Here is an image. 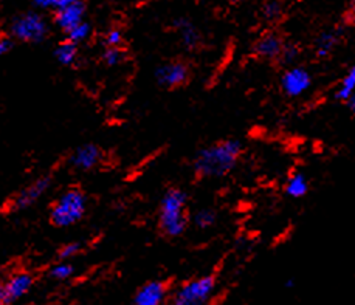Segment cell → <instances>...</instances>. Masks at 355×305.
Returning a JSON list of instances; mask_svg holds the SVG:
<instances>
[{
  "instance_id": "ba28073f",
  "label": "cell",
  "mask_w": 355,
  "mask_h": 305,
  "mask_svg": "<svg viewBox=\"0 0 355 305\" xmlns=\"http://www.w3.org/2000/svg\"><path fill=\"white\" fill-rule=\"evenodd\" d=\"M33 287V276L30 273H21L12 274L8 281L2 285V299L3 304L8 305L21 299L22 296L28 293Z\"/></svg>"
},
{
  "instance_id": "83f0119b",
  "label": "cell",
  "mask_w": 355,
  "mask_h": 305,
  "mask_svg": "<svg viewBox=\"0 0 355 305\" xmlns=\"http://www.w3.org/2000/svg\"><path fill=\"white\" fill-rule=\"evenodd\" d=\"M35 3L41 8H55L56 0H35Z\"/></svg>"
},
{
  "instance_id": "5b68a950",
  "label": "cell",
  "mask_w": 355,
  "mask_h": 305,
  "mask_svg": "<svg viewBox=\"0 0 355 305\" xmlns=\"http://www.w3.org/2000/svg\"><path fill=\"white\" fill-rule=\"evenodd\" d=\"M11 35L24 42H41L47 36V24L36 12H25L12 21Z\"/></svg>"
},
{
  "instance_id": "ffe728a7",
  "label": "cell",
  "mask_w": 355,
  "mask_h": 305,
  "mask_svg": "<svg viewBox=\"0 0 355 305\" xmlns=\"http://www.w3.org/2000/svg\"><path fill=\"white\" fill-rule=\"evenodd\" d=\"M73 271H75V268L71 267L69 262H59L50 270V276L56 281H65V279H69V277L73 276Z\"/></svg>"
},
{
  "instance_id": "2e32d148",
  "label": "cell",
  "mask_w": 355,
  "mask_h": 305,
  "mask_svg": "<svg viewBox=\"0 0 355 305\" xmlns=\"http://www.w3.org/2000/svg\"><path fill=\"white\" fill-rule=\"evenodd\" d=\"M338 41H340V36L337 31L323 33L317 41V56L326 58L327 55H331V51L337 47Z\"/></svg>"
},
{
  "instance_id": "603a6c76",
  "label": "cell",
  "mask_w": 355,
  "mask_h": 305,
  "mask_svg": "<svg viewBox=\"0 0 355 305\" xmlns=\"http://www.w3.org/2000/svg\"><path fill=\"white\" fill-rule=\"evenodd\" d=\"M282 12V5L278 0H270V2H267L264 6V16L267 19H270V21H276L281 16Z\"/></svg>"
},
{
  "instance_id": "ac0fdd59",
  "label": "cell",
  "mask_w": 355,
  "mask_h": 305,
  "mask_svg": "<svg viewBox=\"0 0 355 305\" xmlns=\"http://www.w3.org/2000/svg\"><path fill=\"white\" fill-rule=\"evenodd\" d=\"M90 33H92L90 25L85 22V21H83V22L78 24V25H75L71 30H69L67 31V36H69V41H71V42L78 45V44L84 42L85 39L90 36Z\"/></svg>"
},
{
  "instance_id": "277c9868",
  "label": "cell",
  "mask_w": 355,
  "mask_h": 305,
  "mask_svg": "<svg viewBox=\"0 0 355 305\" xmlns=\"http://www.w3.org/2000/svg\"><path fill=\"white\" fill-rule=\"evenodd\" d=\"M216 288L214 276H202L183 284L168 305H207Z\"/></svg>"
},
{
  "instance_id": "4fadbf2b",
  "label": "cell",
  "mask_w": 355,
  "mask_h": 305,
  "mask_svg": "<svg viewBox=\"0 0 355 305\" xmlns=\"http://www.w3.org/2000/svg\"><path fill=\"white\" fill-rule=\"evenodd\" d=\"M284 49L282 39L275 33H266L254 45V53L264 59H276L281 56V51Z\"/></svg>"
},
{
  "instance_id": "f546056e",
  "label": "cell",
  "mask_w": 355,
  "mask_h": 305,
  "mask_svg": "<svg viewBox=\"0 0 355 305\" xmlns=\"http://www.w3.org/2000/svg\"><path fill=\"white\" fill-rule=\"evenodd\" d=\"M286 287H293V279H288V281L286 282Z\"/></svg>"
},
{
  "instance_id": "5bb4252c",
  "label": "cell",
  "mask_w": 355,
  "mask_h": 305,
  "mask_svg": "<svg viewBox=\"0 0 355 305\" xmlns=\"http://www.w3.org/2000/svg\"><path fill=\"white\" fill-rule=\"evenodd\" d=\"M307 191H309V182L304 174L297 172V174L288 177V180L286 183V192L288 197L301 198L307 194Z\"/></svg>"
},
{
  "instance_id": "6da1fadb",
  "label": "cell",
  "mask_w": 355,
  "mask_h": 305,
  "mask_svg": "<svg viewBox=\"0 0 355 305\" xmlns=\"http://www.w3.org/2000/svg\"><path fill=\"white\" fill-rule=\"evenodd\" d=\"M242 146L236 140H225L202 149L194 162L197 175L203 178L223 177L232 172L239 160Z\"/></svg>"
},
{
  "instance_id": "8992f818",
  "label": "cell",
  "mask_w": 355,
  "mask_h": 305,
  "mask_svg": "<svg viewBox=\"0 0 355 305\" xmlns=\"http://www.w3.org/2000/svg\"><path fill=\"white\" fill-rule=\"evenodd\" d=\"M312 78L302 67H291L281 78V89L287 96L297 98L311 89Z\"/></svg>"
},
{
  "instance_id": "f1b7e54d",
  "label": "cell",
  "mask_w": 355,
  "mask_h": 305,
  "mask_svg": "<svg viewBox=\"0 0 355 305\" xmlns=\"http://www.w3.org/2000/svg\"><path fill=\"white\" fill-rule=\"evenodd\" d=\"M76 2H81V0H56V5L55 8H64V6H69V5H73Z\"/></svg>"
},
{
  "instance_id": "9c48e42d",
  "label": "cell",
  "mask_w": 355,
  "mask_h": 305,
  "mask_svg": "<svg viewBox=\"0 0 355 305\" xmlns=\"http://www.w3.org/2000/svg\"><path fill=\"white\" fill-rule=\"evenodd\" d=\"M168 285L162 281H153L144 284L137 291L134 297V305H163L166 301Z\"/></svg>"
},
{
  "instance_id": "9a60e30c",
  "label": "cell",
  "mask_w": 355,
  "mask_h": 305,
  "mask_svg": "<svg viewBox=\"0 0 355 305\" xmlns=\"http://www.w3.org/2000/svg\"><path fill=\"white\" fill-rule=\"evenodd\" d=\"M55 56L62 65H73L78 59V45L71 41H65L58 45Z\"/></svg>"
},
{
  "instance_id": "7402d4cb",
  "label": "cell",
  "mask_w": 355,
  "mask_h": 305,
  "mask_svg": "<svg viewBox=\"0 0 355 305\" xmlns=\"http://www.w3.org/2000/svg\"><path fill=\"white\" fill-rule=\"evenodd\" d=\"M103 61L106 62L109 67H115V65L123 61V51L120 50V47H107V50L104 51L103 55Z\"/></svg>"
},
{
  "instance_id": "8fae6325",
  "label": "cell",
  "mask_w": 355,
  "mask_h": 305,
  "mask_svg": "<svg viewBox=\"0 0 355 305\" xmlns=\"http://www.w3.org/2000/svg\"><path fill=\"white\" fill-rule=\"evenodd\" d=\"M101 160H103L101 149L95 144H85L73 152V155L70 158V163L73 164L76 169L89 171L100 164Z\"/></svg>"
},
{
  "instance_id": "30bf717a",
  "label": "cell",
  "mask_w": 355,
  "mask_h": 305,
  "mask_svg": "<svg viewBox=\"0 0 355 305\" xmlns=\"http://www.w3.org/2000/svg\"><path fill=\"white\" fill-rule=\"evenodd\" d=\"M49 186H50L49 177H42V178H39V180L33 182L30 186H27L19 192V195L15 198V202H12V208L25 209V208L31 207L33 203H36L39 198L45 194V191L49 189Z\"/></svg>"
},
{
  "instance_id": "44dd1931",
  "label": "cell",
  "mask_w": 355,
  "mask_h": 305,
  "mask_svg": "<svg viewBox=\"0 0 355 305\" xmlns=\"http://www.w3.org/2000/svg\"><path fill=\"white\" fill-rule=\"evenodd\" d=\"M180 31H182V41L187 45L188 49H193L199 42V33L194 30L189 24H180Z\"/></svg>"
},
{
  "instance_id": "7a4b0ae2",
  "label": "cell",
  "mask_w": 355,
  "mask_h": 305,
  "mask_svg": "<svg viewBox=\"0 0 355 305\" xmlns=\"http://www.w3.org/2000/svg\"><path fill=\"white\" fill-rule=\"evenodd\" d=\"M187 194L180 189H169L160 203V229L164 236L177 237L187 228Z\"/></svg>"
},
{
  "instance_id": "d4e9b609",
  "label": "cell",
  "mask_w": 355,
  "mask_h": 305,
  "mask_svg": "<svg viewBox=\"0 0 355 305\" xmlns=\"http://www.w3.org/2000/svg\"><path fill=\"white\" fill-rule=\"evenodd\" d=\"M106 44H107V47H121L123 33L118 28L109 30L107 35H106Z\"/></svg>"
},
{
  "instance_id": "7c38bea8",
  "label": "cell",
  "mask_w": 355,
  "mask_h": 305,
  "mask_svg": "<svg viewBox=\"0 0 355 305\" xmlns=\"http://www.w3.org/2000/svg\"><path fill=\"white\" fill-rule=\"evenodd\" d=\"M84 15H85V3L84 0H81V2H76L73 5L64 6V8H58L55 21L59 28L67 33L69 30L73 28L75 25L84 21Z\"/></svg>"
},
{
  "instance_id": "cb8c5ba5",
  "label": "cell",
  "mask_w": 355,
  "mask_h": 305,
  "mask_svg": "<svg viewBox=\"0 0 355 305\" xmlns=\"http://www.w3.org/2000/svg\"><path fill=\"white\" fill-rule=\"evenodd\" d=\"M81 251V245L80 243H67L64 245V247L61 248V251H59V259L61 261H69V259L75 257L78 253Z\"/></svg>"
},
{
  "instance_id": "52a82bcc",
  "label": "cell",
  "mask_w": 355,
  "mask_h": 305,
  "mask_svg": "<svg viewBox=\"0 0 355 305\" xmlns=\"http://www.w3.org/2000/svg\"><path fill=\"white\" fill-rule=\"evenodd\" d=\"M189 78V70L183 62H168L160 65L155 71V79L162 87L175 89L185 84Z\"/></svg>"
},
{
  "instance_id": "d6986e66",
  "label": "cell",
  "mask_w": 355,
  "mask_h": 305,
  "mask_svg": "<svg viewBox=\"0 0 355 305\" xmlns=\"http://www.w3.org/2000/svg\"><path fill=\"white\" fill-rule=\"evenodd\" d=\"M216 222V214L213 209H200L196 212L194 216V225L200 229H207L209 227H213Z\"/></svg>"
},
{
  "instance_id": "484cf974",
  "label": "cell",
  "mask_w": 355,
  "mask_h": 305,
  "mask_svg": "<svg viewBox=\"0 0 355 305\" xmlns=\"http://www.w3.org/2000/svg\"><path fill=\"white\" fill-rule=\"evenodd\" d=\"M298 56V49L295 45H284V49L281 51V59L284 64H292Z\"/></svg>"
},
{
  "instance_id": "4316f807",
  "label": "cell",
  "mask_w": 355,
  "mask_h": 305,
  "mask_svg": "<svg viewBox=\"0 0 355 305\" xmlns=\"http://www.w3.org/2000/svg\"><path fill=\"white\" fill-rule=\"evenodd\" d=\"M12 49V41L8 37H0V56L6 55V53H10Z\"/></svg>"
},
{
  "instance_id": "4dcf8cb0",
  "label": "cell",
  "mask_w": 355,
  "mask_h": 305,
  "mask_svg": "<svg viewBox=\"0 0 355 305\" xmlns=\"http://www.w3.org/2000/svg\"><path fill=\"white\" fill-rule=\"evenodd\" d=\"M0 305H5L3 299H2V285H0Z\"/></svg>"
},
{
  "instance_id": "3957f363",
  "label": "cell",
  "mask_w": 355,
  "mask_h": 305,
  "mask_svg": "<svg viewBox=\"0 0 355 305\" xmlns=\"http://www.w3.org/2000/svg\"><path fill=\"white\" fill-rule=\"evenodd\" d=\"M87 202H85V195L80 189H70L58 198V202L51 208V222L56 227H71L76 222H80Z\"/></svg>"
},
{
  "instance_id": "e0dca14e",
  "label": "cell",
  "mask_w": 355,
  "mask_h": 305,
  "mask_svg": "<svg viewBox=\"0 0 355 305\" xmlns=\"http://www.w3.org/2000/svg\"><path fill=\"white\" fill-rule=\"evenodd\" d=\"M354 89H355V69L352 67L349 71H347V75L341 79V82L337 89V99L340 101H349L351 98H354Z\"/></svg>"
}]
</instances>
